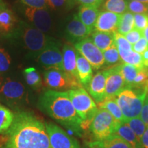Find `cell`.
<instances>
[{
    "label": "cell",
    "instance_id": "cell-1",
    "mask_svg": "<svg viewBox=\"0 0 148 148\" xmlns=\"http://www.w3.org/2000/svg\"><path fill=\"white\" fill-rule=\"evenodd\" d=\"M14 112L12 125L0 134V148H51L45 122L31 111Z\"/></svg>",
    "mask_w": 148,
    "mask_h": 148
},
{
    "label": "cell",
    "instance_id": "cell-17",
    "mask_svg": "<svg viewBox=\"0 0 148 148\" xmlns=\"http://www.w3.org/2000/svg\"><path fill=\"white\" fill-rule=\"evenodd\" d=\"M76 57L77 78L82 86L87 88L92 77V68L88 61L77 51Z\"/></svg>",
    "mask_w": 148,
    "mask_h": 148
},
{
    "label": "cell",
    "instance_id": "cell-15",
    "mask_svg": "<svg viewBox=\"0 0 148 148\" xmlns=\"http://www.w3.org/2000/svg\"><path fill=\"white\" fill-rule=\"evenodd\" d=\"M92 29L86 27L81 22L77 15H73L72 19L67 23L66 27V34L69 40L73 42H76L87 38Z\"/></svg>",
    "mask_w": 148,
    "mask_h": 148
},
{
    "label": "cell",
    "instance_id": "cell-35",
    "mask_svg": "<svg viewBox=\"0 0 148 148\" xmlns=\"http://www.w3.org/2000/svg\"><path fill=\"white\" fill-rule=\"evenodd\" d=\"M11 57L9 53L3 48H0V73H4L10 68Z\"/></svg>",
    "mask_w": 148,
    "mask_h": 148
},
{
    "label": "cell",
    "instance_id": "cell-7",
    "mask_svg": "<svg viewBox=\"0 0 148 148\" xmlns=\"http://www.w3.org/2000/svg\"><path fill=\"white\" fill-rule=\"evenodd\" d=\"M119 123L108 111L99 108L90 122L88 130L93 140H100L114 134Z\"/></svg>",
    "mask_w": 148,
    "mask_h": 148
},
{
    "label": "cell",
    "instance_id": "cell-18",
    "mask_svg": "<svg viewBox=\"0 0 148 148\" xmlns=\"http://www.w3.org/2000/svg\"><path fill=\"white\" fill-rule=\"evenodd\" d=\"M62 53L63 70L77 78L76 67L77 57L75 47L69 43H66L63 46Z\"/></svg>",
    "mask_w": 148,
    "mask_h": 148
},
{
    "label": "cell",
    "instance_id": "cell-16",
    "mask_svg": "<svg viewBox=\"0 0 148 148\" xmlns=\"http://www.w3.org/2000/svg\"><path fill=\"white\" fill-rule=\"evenodd\" d=\"M120 18H121L120 14L108 11H103L99 12L98 15L95 28L96 30L99 32L114 34L118 30Z\"/></svg>",
    "mask_w": 148,
    "mask_h": 148
},
{
    "label": "cell",
    "instance_id": "cell-29",
    "mask_svg": "<svg viewBox=\"0 0 148 148\" xmlns=\"http://www.w3.org/2000/svg\"><path fill=\"white\" fill-rule=\"evenodd\" d=\"M134 28V14L129 11L121 15L117 32L122 35H125Z\"/></svg>",
    "mask_w": 148,
    "mask_h": 148
},
{
    "label": "cell",
    "instance_id": "cell-6",
    "mask_svg": "<svg viewBox=\"0 0 148 148\" xmlns=\"http://www.w3.org/2000/svg\"><path fill=\"white\" fill-rule=\"evenodd\" d=\"M146 94V90L137 92L131 88H125L117 95L116 102L124 116L125 121L139 117Z\"/></svg>",
    "mask_w": 148,
    "mask_h": 148
},
{
    "label": "cell",
    "instance_id": "cell-5",
    "mask_svg": "<svg viewBox=\"0 0 148 148\" xmlns=\"http://www.w3.org/2000/svg\"><path fill=\"white\" fill-rule=\"evenodd\" d=\"M18 34L25 47L36 56L47 46L56 42L54 38L23 21L20 23Z\"/></svg>",
    "mask_w": 148,
    "mask_h": 148
},
{
    "label": "cell",
    "instance_id": "cell-51",
    "mask_svg": "<svg viewBox=\"0 0 148 148\" xmlns=\"http://www.w3.org/2000/svg\"><path fill=\"white\" fill-rule=\"evenodd\" d=\"M100 1H101V2H103V1H106V0H100Z\"/></svg>",
    "mask_w": 148,
    "mask_h": 148
},
{
    "label": "cell",
    "instance_id": "cell-26",
    "mask_svg": "<svg viewBox=\"0 0 148 148\" xmlns=\"http://www.w3.org/2000/svg\"><path fill=\"white\" fill-rule=\"evenodd\" d=\"M14 117L13 111L0 103V134L8 130L13 122Z\"/></svg>",
    "mask_w": 148,
    "mask_h": 148
},
{
    "label": "cell",
    "instance_id": "cell-44",
    "mask_svg": "<svg viewBox=\"0 0 148 148\" xmlns=\"http://www.w3.org/2000/svg\"><path fill=\"white\" fill-rule=\"evenodd\" d=\"M141 56L142 59H143V66H145V67H148V49L142 53Z\"/></svg>",
    "mask_w": 148,
    "mask_h": 148
},
{
    "label": "cell",
    "instance_id": "cell-33",
    "mask_svg": "<svg viewBox=\"0 0 148 148\" xmlns=\"http://www.w3.org/2000/svg\"><path fill=\"white\" fill-rule=\"evenodd\" d=\"M114 42L117 48L118 51H129L132 50V45L127 41L125 37L118 32H115L113 34Z\"/></svg>",
    "mask_w": 148,
    "mask_h": 148
},
{
    "label": "cell",
    "instance_id": "cell-39",
    "mask_svg": "<svg viewBox=\"0 0 148 148\" xmlns=\"http://www.w3.org/2000/svg\"><path fill=\"white\" fill-rule=\"evenodd\" d=\"M47 8L51 10H58L64 8L67 5H71V2L69 0H47Z\"/></svg>",
    "mask_w": 148,
    "mask_h": 148
},
{
    "label": "cell",
    "instance_id": "cell-14",
    "mask_svg": "<svg viewBox=\"0 0 148 148\" xmlns=\"http://www.w3.org/2000/svg\"><path fill=\"white\" fill-rule=\"evenodd\" d=\"M108 71L103 70L97 72L94 76L86 88L89 95L97 104L105 99V91H106V83Z\"/></svg>",
    "mask_w": 148,
    "mask_h": 148
},
{
    "label": "cell",
    "instance_id": "cell-8",
    "mask_svg": "<svg viewBox=\"0 0 148 148\" xmlns=\"http://www.w3.org/2000/svg\"><path fill=\"white\" fill-rule=\"evenodd\" d=\"M44 82L49 89L57 91H67L82 87L78 79L63 70H46L44 73Z\"/></svg>",
    "mask_w": 148,
    "mask_h": 148
},
{
    "label": "cell",
    "instance_id": "cell-31",
    "mask_svg": "<svg viewBox=\"0 0 148 148\" xmlns=\"http://www.w3.org/2000/svg\"><path fill=\"white\" fill-rule=\"evenodd\" d=\"M125 122L132 129V130L140 141V138H141L146 127H147L143 121L140 119V117H136L127 120Z\"/></svg>",
    "mask_w": 148,
    "mask_h": 148
},
{
    "label": "cell",
    "instance_id": "cell-42",
    "mask_svg": "<svg viewBox=\"0 0 148 148\" xmlns=\"http://www.w3.org/2000/svg\"><path fill=\"white\" fill-rule=\"evenodd\" d=\"M77 3L83 6L94 7V8H99V5L102 3L100 0H75Z\"/></svg>",
    "mask_w": 148,
    "mask_h": 148
},
{
    "label": "cell",
    "instance_id": "cell-9",
    "mask_svg": "<svg viewBox=\"0 0 148 148\" xmlns=\"http://www.w3.org/2000/svg\"><path fill=\"white\" fill-rule=\"evenodd\" d=\"M51 148H81L79 142L53 122H45Z\"/></svg>",
    "mask_w": 148,
    "mask_h": 148
},
{
    "label": "cell",
    "instance_id": "cell-28",
    "mask_svg": "<svg viewBox=\"0 0 148 148\" xmlns=\"http://www.w3.org/2000/svg\"><path fill=\"white\" fill-rule=\"evenodd\" d=\"M121 60L125 64H130L136 66L138 69H142L143 67L142 56L140 53L135 52L133 50L129 51H119Z\"/></svg>",
    "mask_w": 148,
    "mask_h": 148
},
{
    "label": "cell",
    "instance_id": "cell-11",
    "mask_svg": "<svg viewBox=\"0 0 148 148\" xmlns=\"http://www.w3.org/2000/svg\"><path fill=\"white\" fill-rule=\"evenodd\" d=\"M37 60L47 70H63L62 53L59 48L58 42L49 45L40 51L37 55Z\"/></svg>",
    "mask_w": 148,
    "mask_h": 148
},
{
    "label": "cell",
    "instance_id": "cell-12",
    "mask_svg": "<svg viewBox=\"0 0 148 148\" xmlns=\"http://www.w3.org/2000/svg\"><path fill=\"white\" fill-rule=\"evenodd\" d=\"M23 14L32 26L47 32L51 27V18L48 9H38L24 6Z\"/></svg>",
    "mask_w": 148,
    "mask_h": 148
},
{
    "label": "cell",
    "instance_id": "cell-27",
    "mask_svg": "<svg viewBox=\"0 0 148 148\" xmlns=\"http://www.w3.org/2000/svg\"><path fill=\"white\" fill-rule=\"evenodd\" d=\"M127 5L128 0H106L102 8L105 11L121 15L127 11Z\"/></svg>",
    "mask_w": 148,
    "mask_h": 148
},
{
    "label": "cell",
    "instance_id": "cell-3",
    "mask_svg": "<svg viewBox=\"0 0 148 148\" xmlns=\"http://www.w3.org/2000/svg\"><path fill=\"white\" fill-rule=\"evenodd\" d=\"M0 101L13 112L26 110L24 108L29 103V93L19 81L0 77Z\"/></svg>",
    "mask_w": 148,
    "mask_h": 148
},
{
    "label": "cell",
    "instance_id": "cell-23",
    "mask_svg": "<svg viewBox=\"0 0 148 148\" xmlns=\"http://www.w3.org/2000/svg\"><path fill=\"white\" fill-rule=\"evenodd\" d=\"M16 17L12 10L3 8L0 11V29L3 34H10L15 26Z\"/></svg>",
    "mask_w": 148,
    "mask_h": 148
},
{
    "label": "cell",
    "instance_id": "cell-30",
    "mask_svg": "<svg viewBox=\"0 0 148 148\" xmlns=\"http://www.w3.org/2000/svg\"><path fill=\"white\" fill-rule=\"evenodd\" d=\"M140 69L136 66L125 63L121 64V71L123 75L126 88H129L134 82L135 77L137 75Z\"/></svg>",
    "mask_w": 148,
    "mask_h": 148
},
{
    "label": "cell",
    "instance_id": "cell-40",
    "mask_svg": "<svg viewBox=\"0 0 148 148\" xmlns=\"http://www.w3.org/2000/svg\"><path fill=\"white\" fill-rule=\"evenodd\" d=\"M147 49L148 42L144 37H142L137 42H136L134 45H132V50L135 52L140 53V54H142Z\"/></svg>",
    "mask_w": 148,
    "mask_h": 148
},
{
    "label": "cell",
    "instance_id": "cell-52",
    "mask_svg": "<svg viewBox=\"0 0 148 148\" xmlns=\"http://www.w3.org/2000/svg\"><path fill=\"white\" fill-rule=\"evenodd\" d=\"M146 92H147V95L148 96V90H146Z\"/></svg>",
    "mask_w": 148,
    "mask_h": 148
},
{
    "label": "cell",
    "instance_id": "cell-19",
    "mask_svg": "<svg viewBox=\"0 0 148 148\" xmlns=\"http://www.w3.org/2000/svg\"><path fill=\"white\" fill-rule=\"evenodd\" d=\"M89 148H132L123 138L116 134L100 140H92L86 144Z\"/></svg>",
    "mask_w": 148,
    "mask_h": 148
},
{
    "label": "cell",
    "instance_id": "cell-2",
    "mask_svg": "<svg viewBox=\"0 0 148 148\" xmlns=\"http://www.w3.org/2000/svg\"><path fill=\"white\" fill-rule=\"evenodd\" d=\"M37 107L79 137L83 135L84 131L82 129V121L77 114L66 91L45 90L38 97Z\"/></svg>",
    "mask_w": 148,
    "mask_h": 148
},
{
    "label": "cell",
    "instance_id": "cell-36",
    "mask_svg": "<svg viewBox=\"0 0 148 148\" xmlns=\"http://www.w3.org/2000/svg\"><path fill=\"white\" fill-rule=\"evenodd\" d=\"M134 27L143 31L148 26V15L147 14H134Z\"/></svg>",
    "mask_w": 148,
    "mask_h": 148
},
{
    "label": "cell",
    "instance_id": "cell-48",
    "mask_svg": "<svg viewBox=\"0 0 148 148\" xmlns=\"http://www.w3.org/2000/svg\"><path fill=\"white\" fill-rule=\"evenodd\" d=\"M145 90H148V79L145 84Z\"/></svg>",
    "mask_w": 148,
    "mask_h": 148
},
{
    "label": "cell",
    "instance_id": "cell-47",
    "mask_svg": "<svg viewBox=\"0 0 148 148\" xmlns=\"http://www.w3.org/2000/svg\"><path fill=\"white\" fill-rule=\"evenodd\" d=\"M128 1H139V2L145 3V4H148V0H128Z\"/></svg>",
    "mask_w": 148,
    "mask_h": 148
},
{
    "label": "cell",
    "instance_id": "cell-34",
    "mask_svg": "<svg viewBox=\"0 0 148 148\" xmlns=\"http://www.w3.org/2000/svg\"><path fill=\"white\" fill-rule=\"evenodd\" d=\"M127 11L133 14H147L148 12V4L136 1H128Z\"/></svg>",
    "mask_w": 148,
    "mask_h": 148
},
{
    "label": "cell",
    "instance_id": "cell-53",
    "mask_svg": "<svg viewBox=\"0 0 148 148\" xmlns=\"http://www.w3.org/2000/svg\"><path fill=\"white\" fill-rule=\"evenodd\" d=\"M0 33H1V29H0Z\"/></svg>",
    "mask_w": 148,
    "mask_h": 148
},
{
    "label": "cell",
    "instance_id": "cell-46",
    "mask_svg": "<svg viewBox=\"0 0 148 148\" xmlns=\"http://www.w3.org/2000/svg\"><path fill=\"white\" fill-rule=\"evenodd\" d=\"M5 8V4L3 0H0V11Z\"/></svg>",
    "mask_w": 148,
    "mask_h": 148
},
{
    "label": "cell",
    "instance_id": "cell-50",
    "mask_svg": "<svg viewBox=\"0 0 148 148\" xmlns=\"http://www.w3.org/2000/svg\"><path fill=\"white\" fill-rule=\"evenodd\" d=\"M69 1H70V2H71L72 3H73V1H75V0H69Z\"/></svg>",
    "mask_w": 148,
    "mask_h": 148
},
{
    "label": "cell",
    "instance_id": "cell-20",
    "mask_svg": "<svg viewBox=\"0 0 148 148\" xmlns=\"http://www.w3.org/2000/svg\"><path fill=\"white\" fill-rule=\"evenodd\" d=\"M114 134L125 140L132 148H144L140 140L125 122L119 123L114 131Z\"/></svg>",
    "mask_w": 148,
    "mask_h": 148
},
{
    "label": "cell",
    "instance_id": "cell-10",
    "mask_svg": "<svg viewBox=\"0 0 148 148\" xmlns=\"http://www.w3.org/2000/svg\"><path fill=\"white\" fill-rule=\"evenodd\" d=\"M74 47L88 61L93 69H100L105 64L103 52L93 43L91 38H85L76 42Z\"/></svg>",
    "mask_w": 148,
    "mask_h": 148
},
{
    "label": "cell",
    "instance_id": "cell-4",
    "mask_svg": "<svg viewBox=\"0 0 148 148\" xmlns=\"http://www.w3.org/2000/svg\"><path fill=\"white\" fill-rule=\"evenodd\" d=\"M66 92L77 114L82 119L83 130L86 131L99 108L95 101L83 86Z\"/></svg>",
    "mask_w": 148,
    "mask_h": 148
},
{
    "label": "cell",
    "instance_id": "cell-37",
    "mask_svg": "<svg viewBox=\"0 0 148 148\" xmlns=\"http://www.w3.org/2000/svg\"><path fill=\"white\" fill-rule=\"evenodd\" d=\"M24 6L38 9H48L47 0H20Z\"/></svg>",
    "mask_w": 148,
    "mask_h": 148
},
{
    "label": "cell",
    "instance_id": "cell-49",
    "mask_svg": "<svg viewBox=\"0 0 148 148\" xmlns=\"http://www.w3.org/2000/svg\"><path fill=\"white\" fill-rule=\"evenodd\" d=\"M82 148H89V147H88V146H87V145H85L84 146V147H83Z\"/></svg>",
    "mask_w": 148,
    "mask_h": 148
},
{
    "label": "cell",
    "instance_id": "cell-13",
    "mask_svg": "<svg viewBox=\"0 0 148 148\" xmlns=\"http://www.w3.org/2000/svg\"><path fill=\"white\" fill-rule=\"evenodd\" d=\"M106 77L105 99L114 98L126 86L121 71V64L114 66L108 70Z\"/></svg>",
    "mask_w": 148,
    "mask_h": 148
},
{
    "label": "cell",
    "instance_id": "cell-41",
    "mask_svg": "<svg viewBox=\"0 0 148 148\" xmlns=\"http://www.w3.org/2000/svg\"><path fill=\"white\" fill-rule=\"evenodd\" d=\"M139 117L145 123L146 127H148V96L147 94H146L145 99H144L143 105L142 107Z\"/></svg>",
    "mask_w": 148,
    "mask_h": 148
},
{
    "label": "cell",
    "instance_id": "cell-43",
    "mask_svg": "<svg viewBox=\"0 0 148 148\" xmlns=\"http://www.w3.org/2000/svg\"><path fill=\"white\" fill-rule=\"evenodd\" d=\"M140 143L144 148H148V127H146L145 132L140 138Z\"/></svg>",
    "mask_w": 148,
    "mask_h": 148
},
{
    "label": "cell",
    "instance_id": "cell-24",
    "mask_svg": "<svg viewBox=\"0 0 148 148\" xmlns=\"http://www.w3.org/2000/svg\"><path fill=\"white\" fill-rule=\"evenodd\" d=\"M97 105L99 108L104 109V110L108 111L117 121L120 122V123L125 122L124 116L122 114L121 109H120L119 105L116 102V97L105 99L102 102Z\"/></svg>",
    "mask_w": 148,
    "mask_h": 148
},
{
    "label": "cell",
    "instance_id": "cell-22",
    "mask_svg": "<svg viewBox=\"0 0 148 148\" xmlns=\"http://www.w3.org/2000/svg\"><path fill=\"white\" fill-rule=\"evenodd\" d=\"M91 40L102 52L115 45L114 35L112 33L103 32L96 30L92 33Z\"/></svg>",
    "mask_w": 148,
    "mask_h": 148
},
{
    "label": "cell",
    "instance_id": "cell-32",
    "mask_svg": "<svg viewBox=\"0 0 148 148\" xmlns=\"http://www.w3.org/2000/svg\"><path fill=\"white\" fill-rule=\"evenodd\" d=\"M103 55L105 64L106 65H113V64L119 63L121 60L119 51L115 45L111 47L110 49L103 51Z\"/></svg>",
    "mask_w": 148,
    "mask_h": 148
},
{
    "label": "cell",
    "instance_id": "cell-25",
    "mask_svg": "<svg viewBox=\"0 0 148 148\" xmlns=\"http://www.w3.org/2000/svg\"><path fill=\"white\" fill-rule=\"evenodd\" d=\"M23 76L27 84L33 90H38L42 86V80L39 73L34 67L23 70Z\"/></svg>",
    "mask_w": 148,
    "mask_h": 148
},
{
    "label": "cell",
    "instance_id": "cell-45",
    "mask_svg": "<svg viewBox=\"0 0 148 148\" xmlns=\"http://www.w3.org/2000/svg\"><path fill=\"white\" fill-rule=\"evenodd\" d=\"M143 37L146 40H147V41L148 42V26L143 31Z\"/></svg>",
    "mask_w": 148,
    "mask_h": 148
},
{
    "label": "cell",
    "instance_id": "cell-21",
    "mask_svg": "<svg viewBox=\"0 0 148 148\" xmlns=\"http://www.w3.org/2000/svg\"><path fill=\"white\" fill-rule=\"evenodd\" d=\"M99 12H100L97 8L81 5L79 8L77 16L86 27L93 30Z\"/></svg>",
    "mask_w": 148,
    "mask_h": 148
},
{
    "label": "cell",
    "instance_id": "cell-38",
    "mask_svg": "<svg viewBox=\"0 0 148 148\" xmlns=\"http://www.w3.org/2000/svg\"><path fill=\"white\" fill-rule=\"evenodd\" d=\"M127 41H128L131 45H134L136 42H137L142 37H143V31H140L139 29L134 28L132 29L130 32L127 33L126 34L124 35Z\"/></svg>",
    "mask_w": 148,
    "mask_h": 148
}]
</instances>
